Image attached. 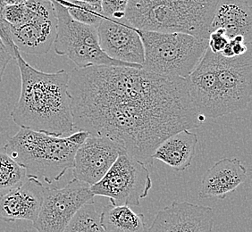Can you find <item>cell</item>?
Masks as SVG:
<instances>
[{
  "label": "cell",
  "mask_w": 252,
  "mask_h": 232,
  "mask_svg": "<svg viewBox=\"0 0 252 232\" xmlns=\"http://www.w3.org/2000/svg\"><path fill=\"white\" fill-rule=\"evenodd\" d=\"M223 29L228 39L242 36L246 43L252 41V11L245 0H220L216 8L210 31Z\"/></svg>",
  "instance_id": "2e32d148"
},
{
  "label": "cell",
  "mask_w": 252,
  "mask_h": 232,
  "mask_svg": "<svg viewBox=\"0 0 252 232\" xmlns=\"http://www.w3.org/2000/svg\"><path fill=\"white\" fill-rule=\"evenodd\" d=\"M25 19L10 27V37L19 52L42 56L48 54L57 35L58 18L51 0H27Z\"/></svg>",
  "instance_id": "30bf717a"
},
{
  "label": "cell",
  "mask_w": 252,
  "mask_h": 232,
  "mask_svg": "<svg viewBox=\"0 0 252 232\" xmlns=\"http://www.w3.org/2000/svg\"><path fill=\"white\" fill-rule=\"evenodd\" d=\"M5 6L3 0H0V37H1L2 40L4 41L6 48L9 50L10 53L12 54L13 57H14L15 51L17 49L15 48V45L13 43L11 37H10L9 26L4 20L3 12H4Z\"/></svg>",
  "instance_id": "d4e9b609"
},
{
  "label": "cell",
  "mask_w": 252,
  "mask_h": 232,
  "mask_svg": "<svg viewBox=\"0 0 252 232\" xmlns=\"http://www.w3.org/2000/svg\"><path fill=\"white\" fill-rule=\"evenodd\" d=\"M120 153L111 140L89 135L74 155L73 179L92 187L107 174Z\"/></svg>",
  "instance_id": "7c38bea8"
},
{
  "label": "cell",
  "mask_w": 252,
  "mask_h": 232,
  "mask_svg": "<svg viewBox=\"0 0 252 232\" xmlns=\"http://www.w3.org/2000/svg\"><path fill=\"white\" fill-rule=\"evenodd\" d=\"M198 136L189 130L176 132L161 142L156 148L152 159L158 160L176 172L189 167L196 153Z\"/></svg>",
  "instance_id": "e0dca14e"
},
{
  "label": "cell",
  "mask_w": 252,
  "mask_h": 232,
  "mask_svg": "<svg viewBox=\"0 0 252 232\" xmlns=\"http://www.w3.org/2000/svg\"><path fill=\"white\" fill-rule=\"evenodd\" d=\"M76 1H82V2H85L88 4L101 6V0H76Z\"/></svg>",
  "instance_id": "83f0119b"
},
{
  "label": "cell",
  "mask_w": 252,
  "mask_h": 232,
  "mask_svg": "<svg viewBox=\"0 0 252 232\" xmlns=\"http://www.w3.org/2000/svg\"><path fill=\"white\" fill-rule=\"evenodd\" d=\"M88 137L85 131L56 137L21 128L0 149L24 167L27 175L51 185L73 169L75 153Z\"/></svg>",
  "instance_id": "277c9868"
},
{
  "label": "cell",
  "mask_w": 252,
  "mask_h": 232,
  "mask_svg": "<svg viewBox=\"0 0 252 232\" xmlns=\"http://www.w3.org/2000/svg\"><path fill=\"white\" fill-rule=\"evenodd\" d=\"M152 188L145 164L121 152L107 174L91 187L94 197H104L113 205L138 206Z\"/></svg>",
  "instance_id": "ba28073f"
},
{
  "label": "cell",
  "mask_w": 252,
  "mask_h": 232,
  "mask_svg": "<svg viewBox=\"0 0 252 232\" xmlns=\"http://www.w3.org/2000/svg\"><path fill=\"white\" fill-rule=\"evenodd\" d=\"M63 232H105L95 203H86L80 208Z\"/></svg>",
  "instance_id": "ffe728a7"
},
{
  "label": "cell",
  "mask_w": 252,
  "mask_h": 232,
  "mask_svg": "<svg viewBox=\"0 0 252 232\" xmlns=\"http://www.w3.org/2000/svg\"><path fill=\"white\" fill-rule=\"evenodd\" d=\"M137 30L144 49L141 66L161 76L186 80L209 48V39L189 34Z\"/></svg>",
  "instance_id": "8992f818"
},
{
  "label": "cell",
  "mask_w": 252,
  "mask_h": 232,
  "mask_svg": "<svg viewBox=\"0 0 252 232\" xmlns=\"http://www.w3.org/2000/svg\"><path fill=\"white\" fill-rule=\"evenodd\" d=\"M43 188L42 181L27 175L23 183L0 198V220L5 223H35L42 204Z\"/></svg>",
  "instance_id": "5bb4252c"
},
{
  "label": "cell",
  "mask_w": 252,
  "mask_h": 232,
  "mask_svg": "<svg viewBox=\"0 0 252 232\" xmlns=\"http://www.w3.org/2000/svg\"><path fill=\"white\" fill-rule=\"evenodd\" d=\"M186 81L196 110L205 119L243 111L252 100V49L227 58L208 48Z\"/></svg>",
  "instance_id": "7a4b0ae2"
},
{
  "label": "cell",
  "mask_w": 252,
  "mask_h": 232,
  "mask_svg": "<svg viewBox=\"0 0 252 232\" xmlns=\"http://www.w3.org/2000/svg\"><path fill=\"white\" fill-rule=\"evenodd\" d=\"M56 10L58 26L54 49L59 56L67 57L77 68L119 66L142 68L139 64L124 63L107 57L98 43L97 29L73 20L66 8L57 0H51Z\"/></svg>",
  "instance_id": "52a82bcc"
},
{
  "label": "cell",
  "mask_w": 252,
  "mask_h": 232,
  "mask_svg": "<svg viewBox=\"0 0 252 232\" xmlns=\"http://www.w3.org/2000/svg\"><path fill=\"white\" fill-rule=\"evenodd\" d=\"M229 39L223 29H215L209 33V50L214 54H220L223 51Z\"/></svg>",
  "instance_id": "cb8c5ba5"
},
{
  "label": "cell",
  "mask_w": 252,
  "mask_h": 232,
  "mask_svg": "<svg viewBox=\"0 0 252 232\" xmlns=\"http://www.w3.org/2000/svg\"><path fill=\"white\" fill-rule=\"evenodd\" d=\"M27 0H3L5 5H19V4H24Z\"/></svg>",
  "instance_id": "4316f807"
},
{
  "label": "cell",
  "mask_w": 252,
  "mask_h": 232,
  "mask_svg": "<svg viewBox=\"0 0 252 232\" xmlns=\"http://www.w3.org/2000/svg\"><path fill=\"white\" fill-rule=\"evenodd\" d=\"M14 58L21 74V94L10 116L20 128L65 137L74 132L64 70L44 73L25 61L18 49Z\"/></svg>",
  "instance_id": "3957f363"
},
{
  "label": "cell",
  "mask_w": 252,
  "mask_h": 232,
  "mask_svg": "<svg viewBox=\"0 0 252 232\" xmlns=\"http://www.w3.org/2000/svg\"><path fill=\"white\" fill-rule=\"evenodd\" d=\"M214 215L209 206L175 201L158 212L147 232H212Z\"/></svg>",
  "instance_id": "4fadbf2b"
},
{
  "label": "cell",
  "mask_w": 252,
  "mask_h": 232,
  "mask_svg": "<svg viewBox=\"0 0 252 232\" xmlns=\"http://www.w3.org/2000/svg\"><path fill=\"white\" fill-rule=\"evenodd\" d=\"M26 177V170L0 149V198L17 188Z\"/></svg>",
  "instance_id": "d6986e66"
},
{
  "label": "cell",
  "mask_w": 252,
  "mask_h": 232,
  "mask_svg": "<svg viewBox=\"0 0 252 232\" xmlns=\"http://www.w3.org/2000/svg\"><path fill=\"white\" fill-rule=\"evenodd\" d=\"M247 178V170L240 160L222 158L204 174L199 199H224Z\"/></svg>",
  "instance_id": "9a60e30c"
},
{
  "label": "cell",
  "mask_w": 252,
  "mask_h": 232,
  "mask_svg": "<svg viewBox=\"0 0 252 232\" xmlns=\"http://www.w3.org/2000/svg\"><path fill=\"white\" fill-rule=\"evenodd\" d=\"M63 1H71V0H63Z\"/></svg>",
  "instance_id": "f1b7e54d"
},
{
  "label": "cell",
  "mask_w": 252,
  "mask_h": 232,
  "mask_svg": "<svg viewBox=\"0 0 252 232\" xmlns=\"http://www.w3.org/2000/svg\"><path fill=\"white\" fill-rule=\"evenodd\" d=\"M57 1L66 8L68 14L73 20L77 21L79 23L97 28L102 19L104 18L102 14L101 6L99 5H92L76 0Z\"/></svg>",
  "instance_id": "44dd1931"
},
{
  "label": "cell",
  "mask_w": 252,
  "mask_h": 232,
  "mask_svg": "<svg viewBox=\"0 0 252 232\" xmlns=\"http://www.w3.org/2000/svg\"><path fill=\"white\" fill-rule=\"evenodd\" d=\"M105 232H147L145 218L126 205L107 204L100 213Z\"/></svg>",
  "instance_id": "ac0fdd59"
},
{
  "label": "cell",
  "mask_w": 252,
  "mask_h": 232,
  "mask_svg": "<svg viewBox=\"0 0 252 232\" xmlns=\"http://www.w3.org/2000/svg\"><path fill=\"white\" fill-rule=\"evenodd\" d=\"M252 49V44L246 43L242 36H237L233 39H229L223 51L220 53L223 58H232L243 56L249 49Z\"/></svg>",
  "instance_id": "603a6c76"
},
{
  "label": "cell",
  "mask_w": 252,
  "mask_h": 232,
  "mask_svg": "<svg viewBox=\"0 0 252 232\" xmlns=\"http://www.w3.org/2000/svg\"><path fill=\"white\" fill-rule=\"evenodd\" d=\"M128 2L129 0H101L103 16L115 20L125 18Z\"/></svg>",
  "instance_id": "7402d4cb"
},
{
  "label": "cell",
  "mask_w": 252,
  "mask_h": 232,
  "mask_svg": "<svg viewBox=\"0 0 252 232\" xmlns=\"http://www.w3.org/2000/svg\"><path fill=\"white\" fill-rule=\"evenodd\" d=\"M220 0H129L126 19L134 28L209 39Z\"/></svg>",
  "instance_id": "5b68a950"
},
{
  "label": "cell",
  "mask_w": 252,
  "mask_h": 232,
  "mask_svg": "<svg viewBox=\"0 0 252 232\" xmlns=\"http://www.w3.org/2000/svg\"><path fill=\"white\" fill-rule=\"evenodd\" d=\"M74 131L107 138L146 165L161 142L205 121L187 81L143 68L91 66L69 73L67 87Z\"/></svg>",
  "instance_id": "6da1fadb"
},
{
  "label": "cell",
  "mask_w": 252,
  "mask_h": 232,
  "mask_svg": "<svg viewBox=\"0 0 252 232\" xmlns=\"http://www.w3.org/2000/svg\"><path fill=\"white\" fill-rule=\"evenodd\" d=\"M98 43L107 57L124 62L142 65L144 49L138 30L125 18L104 17L97 26Z\"/></svg>",
  "instance_id": "8fae6325"
},
{
  "label": "cell",
  "mask_w": 252,
  "mask_h": 232,
  "mask_svg": "<svg viewBox=\"0 0 252 232\" xmlns=\"http://www.w3.org/2000/svg\"><path fill=\"white\" fill-rule=\"evenodd\" d=\"M13 58H14L13 55L10 53L9 50L6 48L4 41L0 37V83L3 80L6 66L8 65V63Z\"/></svg>",
  "instance_id": "484cf974"
},
{
  "label": "cell",
  "mask_w": 252,
  "mask_h": 232,
  "mask_svg": "<svg viewBox=\"0 0 252 232\" xmlns=\"http://www.w3.org/2000/svg\"><path fill=\"white\" fill-rule=\"evenodd\" d=\"M94 203L87 184L73 179L63 188H43V200L34 229L38 232H63L79 209Z\"/></svg>",
  "instance_id": "9c48e42d"
}]
</instances>
